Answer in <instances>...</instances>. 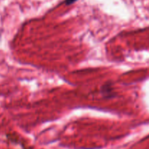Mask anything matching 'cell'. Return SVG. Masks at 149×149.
Masks as SVG:
<instances>
[{
	"mask_svg": "<svg viewBox=\"0 0 149 149\" xmlns=\"http://www.w3.org/2000/svg\"><path fill=\"white\" fill-rule=\"evenodd\" d=\"M76 1H77V0H66V1H65V3H66L67 4H71Z\"/></svg>",
	"mask_w": 149,
	"mask_h": 149,
	"instance_id": "6da1fadb",
	"label": "cell"
}]
</instances>
